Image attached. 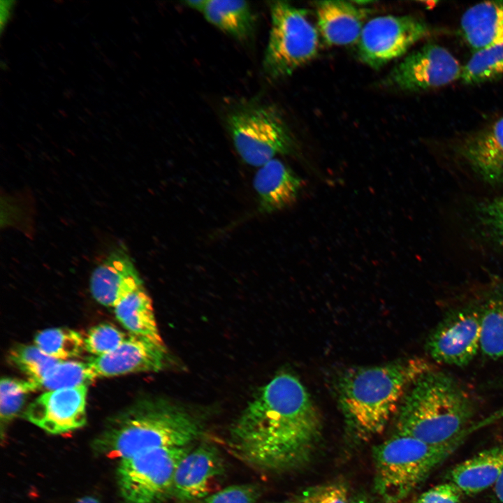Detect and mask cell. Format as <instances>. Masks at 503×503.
Wrapping results in <instances>:
<instances>
[{
    "label": "cell",
    "instance_id": "obj_1",
    "mask_svg": "<svg viewBox=\"0 0 503 503\" xmlns=\"http://www.w3.org/2000/svg\"><path fill=\"white\" fill-rule=\"evenodd\" d=\"M321 431L316 407L295 376L282 373L261 387L231 430L235 452L263 469L280 470L307 460Z\"/></svg>",
    "mask_w": 503,
    "mask_h": 503
},
{
    "label": "cell",
    "instance_id": "obj_2",
    "mask_svg": "<svg viewBox=\"0 0 503 503\" xmlns=\"http://www.w3.org/2000/svg\"><path fill=\"white\" fill-rule=\"evenodd\" d=\"M202 431L201 421L184 408L144 398L109 419L92 447L96 454L120 460L156 449L189 446Z\"/></svg>",
    "mask_w": 503,
    "mask_h": 503
},
{
    "label": "cell",
    "instance_id": "obj_3",
    "mask_svg": "<svg viewBox=\"0 0 503 503\" xmlns=\"http://www.w3.org/2000/svg\"><path fill=\"white\" fill-rule=\"evenodd\" d=\"M432 367L423 358H411L346 370L337 380L336 392L349 426L363 437L381 433L409 386Z\"/></svg>",
    "mask_w": 503,
    "mask_h": 503
},
{
    "label": "cell",
    "instance_id": "obj_4",
    "mask_svg": "<svg viewBox=\"0 0 503 503\" xmlns=\"http://www.w3.org/2000/svg\"><path fill=\"white\" fill-rule=\"evenodd\" d=\"M397 412L398 433L438 445L471 426L475 404L453 377L432 367L409 386Z\"/></svg>",
    "mask_w": 503,
    "mask_h": 503
},
{
    "label": "cell",
    "instance_id": "obj_5",
    "mask_svg": "<svg viewBox=\"0 0 503 503\" xmlns=\"http://www.w3.org/2000/svg\"><path fill=\"white\" fill-rule=\"evenodd\" d=\"M483 425L470 426L453 439L438 445L397 432L374 448L377 491L387 503L402 500Z\"/></svg>",
    "mask_w": 503,
    "mask_h": 503
},
{
    "label": "cell",
    "instance_id": "obj_6",
    "mask_svg": "<svg viewBox=\"0 0 503 503\" xmlns=\"http://www.w3.org/2000/svg\"><path fill=\"white\" fill-rule=\"evenodd\" d=\"M271 26L263 60L272 80L290 76L312 61L319 50V31L307 10L284 1L269 3Z\"/></svg>",
    "mask_w": 503,
    "mask_h": 503
},
{
    "label": "cell",
    "instance_id": "obj_7",
    "mask_svg": "<svg viewBox=\"0 0 503 503\" xmlns=\"http://www.w3.org/2000/svg\"><path fill=\"white\" fill-rule=\"evenodd\" d=\"M225 120L237 153L249 166L259 168L279 155L296 152L289 128L272 106L243 104L230 110Z\"/></svg>",
    "mask_w": 503,
    "mask_h": 503
},
{
    "label": "cell",
    "instance_id": "obj_8",
    "mask_svg": "<svg viewBox=\"0 0 503 503\" xmlns=\"http://www.w3.org/2000/svg\"><path fill=\"white\" fill-rule=\"evenodd\" d=\"M189 447L160 448L120 460L117 481L124 503H161L173 495L175 471Z\"/></svg>",
    "mask_w": 503,
    "mask_h": 503
},
{
    "label": "cell",
    "instance_id": "obj_9",
    "mask_svg": "<svg viewBox=\"0 0 503 503\" xmlns=\"http://www.w3.org/2000/svg\"><path fill=\"white\" fill-rule=\"evenodd\" d=\"M430 34V27L413 15H386L365 23L358 42V54L367 66L379 69L404 55Z\"/></svg>",
    "mask_w": 503,
    "mask_h": 503
},
{
    "label": "cell",
    "instance_id": "obj_10",
    "mask_svg": "<svg viewBox=\"0 0 503 503\" xmlns=\"http://www.w3.org/2000/svg\"><path fill=\"white\" fill-rule=\"evenodd\" d=\"M462 66L445 48L428 43L404 57L386 76L385 85L405 92H422L460 80Z\"/></svg>",
    "mask_w": 503,
    "mask_h": 503
},
{
    "label": "cell",
    "instance_id": "obj_11",
    "mask_svg": "<svg viewBox=\"0 0 503 503\" xmlns=\"http://www.w3.org/2000/svg\"><path fill=\"white\" fill-rule=\"evenodd\" d=\"M481 307L467 305L447 313L432 330L426 349L435 361L448 365H468L480 350Z\"/></svg>",
    "mask_w": 503,
    "mask_h": 503
},
{
    "label": "cell",
    "instance_id": "obj_12",
    "mask_svg": "<svg viewBox=\"0 0 503 503\" xmlns=\"http://www.w3.org/2000/svg\"><path fill=\"white\" fill-rule=\"evenodd\" d=\"M87 393L85 386L47 391L29 404L24 417L50 434L75 430L86 423Z\"/></svg>",
    "mask_w": 503,
    "mask_h": 503
},
{
    "label": "cell",
    "instance_id": "obj_13",
    "mask_svg": "<svg viewBox=\"0 0 503 503\" xmlns=\"http://www.w3.org/2000/svg\"><path fill=\"white\" fill-rule=\"evenodd\" d=\"M168 351L149 339L131 334L110 353L89 358L96 377L158 372L168 363Z\"/></svg>",
    "mask_w": 503,
    "mask_h": 503
},
{
    "label": "cell",
    "instance_id": "obj_14",
    "mask_svg": "<svg viewBox=\"0 0 503 503\" xmlns=\"http://www.w3.org/2000/svg\"><path fill=\"white\" fill-rule=\"evenodd\" d=\"M143 285L128 251L114 249L93 270L89 287L94 298L106 307L115 306L127 294Z\"/></svg>",
    "mask_w": 503,
    "mask_h": 503
},
{
    "label": "cell",
    "instance_id": "obj_15",
    "mask_svg": "<svg viewBox=\"0 0 503 503\" xmlns=\"http://www.w3.org/2000/svg\"><path fill=\"white\" fill-rule=\"evenodd\" d=\"M223 472V460L214 447L201 445L191 449L175 471L173 496L182 502L203 498Z\"/></svg>",
    "mask_w": 503,
    "mask_h": 503
},
{
    "label": "cell",
    "instance_id": "obj_16",
    "mask_svg": "<svg viewBox=\"0 0 503 503\" xmlns=\"http://www.w3.org/2000/svg\"><path fill=\"white\" fill-rule=\"evenodd\" d=\"M458 152L469 168L490 184L503 181V117L465 137Z\"/></svg>",
    "mask_w": 503,
    "mask_h": 503
},
{
    "label": "cell",
    "instance_id": "obj_17",
    "mask_svg": "<svg viewBox=\"0 0 503 503\" xmlns=\"http://www.w3.org/2000/svg\"><path fill=\"white\" fill-rule=\"evenodd\" d=\"M314 6L319 33L329 46L358 43L366 20L373 12L346 1H319Z\"/></svg>",
    "mask_w": 503,
    "mask_h": 503
},
{
    "label": "cell",
    "instance_id": "obj_18",
    "mask_svg": "<svg viewBox=\"0 0 503 503\" xmlns=\"http://www.w3.org/2000/svg\"><path fill=\"white\" fill-rule=\"evenodd\" d=\"M258 209L272 213L293 205L302 187V180L287 165L275 158L256 171L253 181Z\"/></svg>",
    "mask_w": 503,
    "mask_h": 503
},
{
    "label": "cell",
    "instance_id": "obj_19",
    "mask_svg": "<svg viewBox=\"0 0 503 503\" xmlns=\"http://www.w3.org/2000/svg\"><path fill=\"white\" fill-rule=\"evenodd\" d=\"M183 3L200 12L209 23L239 41L249 40L254 34L256 17L247 1L188 0Z\"/></svg>",
    "mask_w": 503,
    "mask_h": 503
},
{
    "label": "cell",
    "instance_id": "obj_20",
    "mask_svg": "<svg viewBox=\"0 0 503 503\" xmlns=\"http://www.w3.org/2000/svg\"><path fill=\"white\" fill-rule=\"evenodd\" d=\"M460 33L473 52L503 43V0L478 3L460 21Z\"/></svg>",
    "mask_w": 503,
    "mask_h": 503
},
{
    "label": "cell",
    "instance_id": "obj_21",
    "mask_svg": "<svg viewBox=\"0 0 503 503\" xmlns=\"http://www.w3.org/2000/svg\"><path fill=\"white\" fill-rule=\"evenodd\" d=\"M502 470L503 446H495L456 465L449 479L462 494L475 495L494 487Z\"/></svg>",
    "mask_w": 503,
    "mask_h": 503
},
{
    "label": "cell",
    "instance_id": "obj_22",
    "mask_svg": "<svg viewBox=\"0 0 503 503\" xmlns=\"http://www.w3.org/2000/svg\"><path fill=\"white\" fill-rule=\"evenodd\" d=\"M117 320L131 334L165 347L156 322L152 302L143 285L124 296L114 307Z\"/></svg>",
    "mask_w": 503,
    "mask_h": 503
},
{
    "label": "cell",
    "instance_id": "obj_23",
    "mask_svg": "<svg viewBox=\"0 0 503 503\" xmlns=\"http://www.w3.org/2000/svg\"><path fill=\"white\" fill-rule=\"evenodd\" d=\"M480 350L488 358H503V288L494 290L481 306Z\"/></svg>",
    "mask_w": 503,
    "mask_h": 503
},
{
    "label": "cell",
    "instance_id": "obj_24",
    "mask_svg": "<svg viewBox=\"0 0 503 503\" xmlns=\"http://www.w3.org/2000/svg\"><path fill=\"white\" fill-rule=\"evenodd\" d=\"M503 75V43L473 52L462 66L460 80L465 85H477Z\"/></svg>",
    "mask_w": 503,
    "mask_h": 503
},
{
    "label": "cell",
    "instance_id": "obj_25",
    "mask_svg": "<svg viewBox=\"0 0 503 503\" xmlns=\"http://www.w3.org/2000/svg\"><path fill=\"white\" fill-rule=\"evenodd\" d=\"M96 378L97 377L87 362L62 360L34 385L36 390L51 391L87 386Z\"/></svg>",
    "mask_w": 503,
    "mask_h": 503
},
{
    "label": "cell",
    "instance_id": "obj_26",
    "mask_svg": "<svg viewBox=\"0 0 503 503\" xmlns=\"http://www.w3.org/2000/svg\"><path fill=\"white\" fill-rule=\"evenodd\" d=\"M34 344L47 355L57 360L80 356L85 349V337L68 328H54L38 332Z\"/></svg>",
    "mask_w": 503,
    "mask_h": 503
},
{
    "label": "cell",
    "instance_id": "obj_27",
    "mask_svg": "<svg viewBox=\"0 0 503 503\" xmlns=\"http://www.w3.org/2000/svg\"><path fill=\"white\" fill-rule=\"evenodd\" d=\"M9 360L28 377L34 384L42 379L60 360L54 358L36 345H19L11 349Z\"/></svg>",
    "mask_w": 503,
    "mask_h": 503
},
{
    "label": "cell",
    "instance_id": "obj_28",
    "mask_svg": "<svg viewBox=\"0 0 503 503\" xmlns=\"http://www.w3.org/2000/svg\"><path fill=\"white\" fill-rule=\"evenodd\" d=\"M36 391L34 383L11 377H3L0 384V419L1 437L3 430L20 413L27 395Z\"/></svg>",
    "mask_w": 503,
    "mask_h": 503
},
{
    "label": "cell",
    "instance_id": "obj_29",
    "mask_svg": "<svg viewBox=\"0 0 503 503\" xmlns=\"http://www.w3.org/2000/svg\"><path fill=\"white\" fill-rule=\"evenodd\" d=\"M127 336L113 325L101 323L92 327L85 337V349L95 356L115 350Z\"/></svg>",
    "mask_w": 503,
    "mask_h": 503
},
{
    "label": "cell",
    "instance_id": "obj_30",
    "mask_svg": "<svg viewBox=\"0 0 503 503\" xmlns=\"http://www.w3.org/2000/svg\"><path fill=\"white\" fill-rule=\"evenodd\" d=\"M478 214L488 233L503 247V196L481 204Z\"/></svg>",
    "mask_w": 503,
    "mask_h": 503
},
{
    "label": "cell",
    "instance_id": "obj_31",
    "mask_svg": "<svg viewBox=\"0 0 503 503\" xmlns=\"http://www.w3.org/2000/svg\"><path fill=\"white\" fill-rule=\"evenodd\" d=\"M258 496L256 486L235 485L207 496L203 503H256Z\"/></svg>",
    "mask_w": 503,
    "mask_h": 503
},
{
    "label": "cell",
    "instance_id": "obj_32",
    "mask_svg": "<svg viewBox=\"0 0 503 503\" xmlns=\"http://www.w3.org/2000/svg\"><path fill=\"white\" fill-rule=\"evenodd\" d=\"M301 503H351L346 487L340 483H329L308 489Z\"/></svg>",
    "mask_w": 503,
    "mask_h": 503
},
{
    "label": "cell",
    "instance_id": "obj_33",
    "mask_svg": "<svg viewBox=\"0 0 503 503\" xmlns=\"http://www.w3.org/2000/svg\"><path fill=\"white\" fill-rule=\"evenodd\" d=\"M462 495L460 490L449 481L428 489L414 503H461Z\"/></svg>",
    "mask_w": 503,
    "mask_h": 503
},
{
    "label": "cell",
    "instance_id": "obj_34",
    "mask_svg": "<svg viewBox=\"0 0 503 503\" xmlns=\"http://www.w3.org/2000/svg\"><path fill=\"white\" fill-rule=\"evenodd\" d=\"M13 1H1V29H3L4 25L8 21L10 16V11L13 7Z\"/></svg>",
    "mask_w": 503,
    "mask_h": 503
},
{
    "label": "cell",
    "instance_id": "obj_35",
    "mask_svg": "<svg viewBox=\"0 0 503 503\" xmlns=\"http://www.w3.org/2000/svg\"><path fill=\"white\" fill-rule=\"evenodd\" d=\"M493 488L496 502L503 503V470Z\"/></svg>",
    "mask_w": 503,
    "mask_h": 503
},
{
    "label": "cell",
    "instance_id": "obj_36",
    "mask_svg": "<svg viewBox=\"0 0 503 503\" xmlns=\"http://www.w3.org/2000/svg\"><path fill=\"white\" fill-rule=\"evenodd\" d=\"M74 503H100V502L95 497L92 496H85L78 500Z\"/></svg>",
    "mask_w": 503,
    "mask_h": 503
},
{
    "label": "cell",
    "instance_id": "obj_37",
    "mask_svg": "<svg viewBox=\"0 0 503 503\" xmlns=\"http://www.w3.org/2000/svg\"><path fill=\"white\" fill-rule=\"evenodd\" d=\"M351 503H376L374 501L366 498V497H358L355 498L352 501H351Z\"/></svg>",
    "mask_w": 503,
    "mask_h": 503
},
{
    "label": "cell",
    "instance_id": "obj_38",
    "mask_svg": "<svg viewBox=\"0 0 503 503\" xmlns=\"http://www.w3.org/2000/svg\"><path fill=\"white\" fill-rule=\"evenodd\" d=\"M289 503H293V502H289Z\"/></svg>",
    "mask_w": 503,
    "mask_h": 503
}]
</instances>
